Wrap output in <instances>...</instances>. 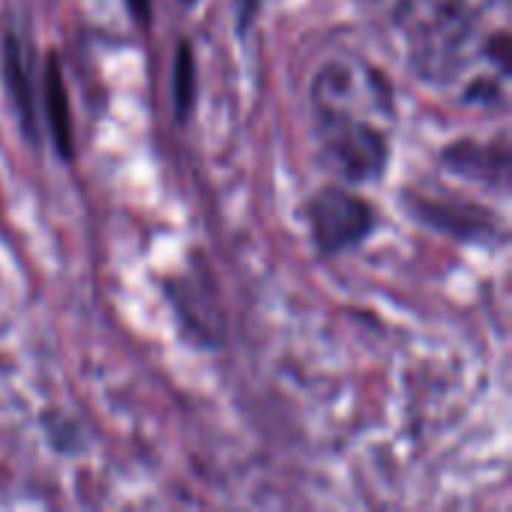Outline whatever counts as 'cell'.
<instances>
[{
    "mask_svg": "<svg viewBox=\"0 0 512 512\" xmlns=\"http://www.w3.org/2000/svg\"><path fill=\"white\" fill-rule=\"evenodd\" d=\"M198 105V60L192 39H177L171 60V114L180 129H186L195 117Z\"/></svg>",
    "mask_w": 512,
    "mask_h": 512,
    "instance_id": "9",
    "label": "cell"
},
{
    "mask_svg": "<svg viewBox=\"0 0 512 512\" xmlns=\"http://www.w3.org/2000/svg\"><path fill=\"white\" fill-rule=\"evenodd\" d=\"M0 78L27 150H42V117H39V57L36 42L15 18V12H3L0 21Z\"/></svg>",
    "mask_w": 512,
    "mask_h": 512,
    "instance_id": "5",
    "label": "cell"
},
{
    "mask_svg": "<svg viewBox=\"0 0 512 512\" xmlns=\"http://www.w3.org/2000/svg\"><path fill=\"white\" fill-rule=\"evenodd\" d=\"M39 117L42 132L51 141L57 162H75V132H72V108H69V87L63 75V60L54 48L45 51L39 66Z\"/></svg>",
    "mask_w": 512,
    "mask_h": 512,
    "instance_id": "8",
    "label": "cell"
},
{
    "mask_svg": "<svg viewBox=\"0 0 512 512\" xmlns=\"http://www.w3.org/2000/svg\"><path fill=\"white\" fill-rule=\"evenodd\" d=\"M162 291L177 318L180 336L192 342V348L219 351L225 342V312H222L213 276L207 270L180 273V276L162 279Z\"/></svg>",
    "mask_w": 512,
    "mask_h": 512,
    "instance_id": "6",
    "label": "cell"
},
{
    "mask_svg": "<svg viewBox=\"0 0 512 512\" xmlns=\"http://www.w3.org/2000/svg\"><path fill=\"white\" fill-rule=\"evenodd\" d=\"M459 102L465 108H486V111L504 114L507 111V78L489 69L486 75H477L462 84Z\"/></svg>",
    "mask_w": 512,
    "mask_h": 512,
    "instance_id": "10",
    "label": "cell"
},
{
    "mask_svg": "<svg viewBox=\"0 0 512 512\" xmlns=\"http://www.w3.org/2000/svg\"><path fill=\"white\" fill-rule=\"evenodd\" d=\"M264 12V0H231V15H234V36L240 42L249 39V33L255 30L258 18Z\"/></svg>",
    "mask_w": 512,
    "mask_h": 512,
    "instance_id": "11",
    "label": "cell"
},
{
    "mask_svg": "<svg viewBox=\"0 0 512 512\" xmlns=\"http://www.w3.org/2000/svg\"><path fill=\"white\" fill-rule=\"evenodd\" d=\"M318 261H336L363 249L381 228L378 207L348 183H321L300 210Z\"/></svg>",
    "mask_w": 512,
    "mask_h": 512,
    "instance_id": "3",
    "label": "cell"
},
{
    "mask_svg": "<svg viewBox=\"0 0 512 512\" xmlns=\"http://www.w3.org/2000/svg\"><path fill=\"white\" fill-rule=\"evenodd\" d=\"M123 3H126V12L132 15V21L141 30H150V24H153V0H123Z\"/></svg>",
    "mask_w": 512,
    "mask_h": 512,
    "instance_id": "12",
    "label": "cell"
},
{
    "mask_svg": "<svg viewBox=\"0 0 512 512\" xmlns=\"http://www.w3.org/2000/svg\"><path fill=\"white\" fill-rule=\"evenodd\" d=\"M363 60H327L309 84L312 132L321 165L348 186H378L393 165V132L375 117L360 114Z\"/></svg>",
    "mask_w": 512,
    "mask_h": 512,
    "instance_id": "1",
    "label": "cell"
},
{
    "mask_svg": "<svg viewBox=\"0 0 512 512\" xmlns=\"http://www.w3.org/2000/svg\"><path fill=\"white\" fill-rule=\"evenodd\" d=\"M438 165L462 177L468 183H477L489 192L507 195L510 189V141L507 132L498 138H456L438 150Z\"/></svg>",
    "mask_w": 512,
    "mask_h": 512,
    "instance_id": "7",
    "label": "cell"
},
{
    "mask_svg": "<svg viewBox=\"0 0 512 512\" xmlns=\"http://www.w3.org/2000/svg\"><path fill=\"white\" fill-rule=\"evenodd\" d=\"M480 21L483 12L471 0H399L393 12L408 69L435 87L459 84L480 51Z\"/></svg>",
    "mask_w": 512,
    "mask_h": 512,
    "instance_id": "2",
    "label": "cell"
},
{
    "mask_svg": "<svg viewBox=\"0 0 512 512\" xmlns=\"http://www.w3.org/2000/svg\"><path fill=\"white\" fill-rule=\"evenodd\" d=\"M399 204L411 222L453 243L480 249H495L507 243V219L483 201L405 186L399 192Z\"/></svg>",
    "mask_w": 512,
    "mask_h": 512,
    "instance_id": "4",
    "label": "cell"
}]
</instances>
